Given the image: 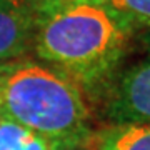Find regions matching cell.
Returning a JSON list of instances; mask_svg holds the SVG:
<instances>
[{
  "mask_svg": "<svg viewBox=\"0 0 150 150\" xmlns=\"http://www.w3.org/2000/svg\"><path fill=\"white\" fill-rule=\"evenodd\" d=\"M0 150H67L62 145L0 117Z\"/></svg>",
  "mask_w": 150,
  "mask_h": 150,
  "instance_id": "8992f818",
  "label": "cell"
},
{
  "mask_svg": "<svg viewBox=\"0 0 150 150\" xmlns=\"http://www.w3.org/2000/svg\"><path fill=\"white\" fill-rule=\"evenodd\" d=\"M0 117L67 150L85 145L90 137L82 88L59 70L30 59L0 65Z\"/></svg>",
  "mask_w": 150,
  "mask_h": 150,
  "instance_id": "7a4b0ae2",
  "label": "cell"
},
{
  "mask_svg": "<svg viewBox=\"0 0 150 150\" xmlns=\"http://www.w3.org/2000/svg\"><path fill=\"white\" fill-rule=\"evenodd\" d=\"M103 108L112 123H150V38L144 55L108 85Z\"/></svg>",
  "mask_w": 150,
  "mask_h": 150,
  "instance_id": "3957f363",
  "label": "cell"
},
{
  "mask_svg": "<svg viewBox=\"0 0 150 150\" xmlns=\"http://www.w3.org/2000/svg\"><path fill=\"white\" fill-rule=\"evenodd\" d=\"M42 0H0V65L25 59L32 50Z\"/></svg>",
  "mask_w": 150,
  "mask_h": 150,
  "instance_id": "277c9868",
  "label": "cell"
},
{
  "mask_svg": "<svg viewBox=\"0 0 150 150\" xmlns=\"http://www.w3.org/2000/svg\"><path fill=\"white\" fill-rule=\"evenodd\" d=\"M87 150H150V123H112L87 139Z\"/></svg>",
  "mask_w": 150,
  "mask_h": 150,
  "instance_id": "5b68a950",
  "label": "cell"
},
{
  "mask_svg": "<svg viewBox=\"0 0 150 150\" xmlns=\"http://www.w3.org/2000/svg\"><path fill=\"white\" fill-rule=\"evenodd\" d=\"M132 32L100 0H42L32 50L42 64L95 92L115 79Z\"/></svg>",
  "mask_w": 150,
  "mask_h": 150,
  "instance_id": "6da1fadb",
  "label": "cell"
},
{
  "mask_svg": "<svg viewBox=\"0 0 150 150\" xmlns=\"http://www.w3.org/2000/svg\"><path fill=\"white\" fill-rule=\"evenodd\" d=\"M113 10L132 30L150 28V0H100Z\"/></svg>",
  "mask_w": 150,
  "mask_h": 150,
  "instance_id": "52a82bcc",
  "label": "cell"
}]
</instances>
